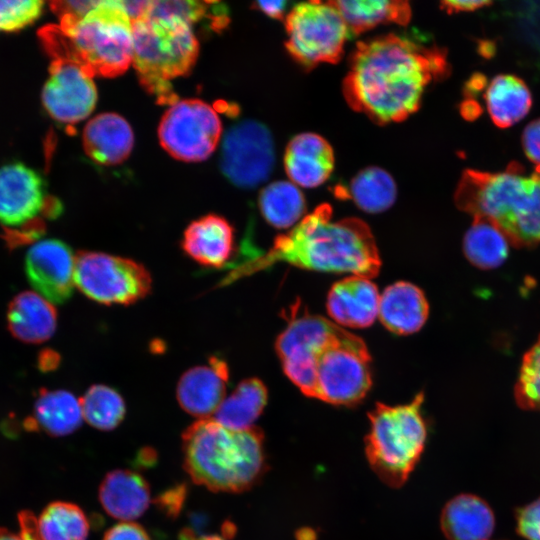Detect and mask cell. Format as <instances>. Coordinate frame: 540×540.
<instances>
[{"mask_svg": "<svg viewBox=\"0 0 540 540\" xmlns=\"http://www.w3.org/2000/svg\"><path fill=\"white\" fill-rule=\"evenodd\" d=\"M515 399L520 408L540 412V336L523 357Z\"/></svg>", "mask_w": 540, "mask_h": 540, "instance_id": "cell-35", "label": "cell"}, {"mask_svg": "<svg viewBox=\"0 0 540 540\" xmlns=\"http://www.w3.org/2000/svg\"><path fill=\"white\" fill-rule=\"evenodd\" d=\"M74 280L85 296L105 305L135 303L152 288L151 276L142 264L95 251L75 256Z\"/></svg>", "mask_w": 540, "mask_h": 540, "instance_id": "cell-10", "label": "cell"}, {"mask_svg": "<svg viewBox=\"0 0 540 540\" xmlns=\"http://www.w3.org/2000/svg\"><path fill=\"white\" fill-rule=\"evenodd\" d=\"M25 273L35 292L52 304L64 303L75 286V256L56 239L34 243L25 256Z\"/></svg>", "mask_w": 540, "mask_h": 540, "instance_id": "cell-16", "label": "cell"}, {"mask_svg": "<svg viewBox=\"0 0 540 540\" xmlns=\"http://www.w3.org/2000/svg\"><path fill=\"white\" fill-rule=\"evenodd\" d=\"M122 4L131 21H134L147 12L150 1H122Z\"/></svg>", "mask_w": 540, "mask_h": 540, "instance_id": "cell-44", "label": "cell"}, {"mask_svg": "<svg viewBox=\"0 0 540 540\" xmlns=\"http://www.w3.org/2000/svg\"><path fill=\"white\" fill-rule=\"evenodd\" d=\"M83 419L91 426L108 431L118 426L125 416V403L120 394L106 385L91 386L80 399Z\"/></svg>", "mask_w": 540, "mask_h": 540, "instance_id": "cell-34", "label": "cell"}, {"mask_svg": "<svg viewBox=\"0 0 540 540\" xmlns=\"http://www.w3.org/2000/svg\"><path fill=\"white\" fill-rule=\"evenodd\" d=\"M267 399V388L260 379L242 380L234 391L224 398L211 418L233 430L251 428L262 413Z\"/></svg>", "mask_w": 540, "mask_h": 540, "instance_id": "cell-28", "label": "cell"}, {"mask_svg": "<svg viewBox=\"0 0 540 540\" xmlns=\"http://www.w3.org/2000/svg\"><path fill=\"white\" fill-rule=\"evenodd\" d=\"M222 124L216 111L199 99L178 100L164 113L158 136L162 147L175 159L199 162L219 143Z\"/></svg>", "mask_w": 540, "mask_h": 540, "instance_id": "cell-11", "label": "cell"}, {"mask_svg": "<svg viewBox=\"0 0 540 540\" xmlns=\"http://www.w3.org/2000/svg\"><path fill=\"white\" fill-rule=\"evenodd\" d=\"M275 148L269 129L255 120H243L225 133L220 156L222 173L234 185L254 188L270 176Z\"/></svg>", "mask_w": 540, "mask_h": 540, "instance_id": "cell-12", "label": "cell"}, {"mask_svg": "<svg viewBox=\"0 0 540 540\" xmlns=\"http://www.w3.org/2000/svg\"><path fill=\"white\" fill-rule=\"evenodd\" d=\"M40 0L0 1V32H16L34 23L42 14Z\"/></svg>", "mask_w": 540, "mask_h": 540, "instance_id": "cell-36", "label": "cell"}, {"mask_svg": "<svg viewBox=\"0 0 540 540\" xmlns=\"http://www.w3.org/2000/svg\"><path fill=\"white\" fill-rule=\"evenodd\" d=\"M100 1H53L50 3L51 9L58 16V18L63 16L69 17H83L93 8H95Z\"/></svg>", "mask_w": 540, "mask_h": 540, "instance_id": "cell-40", "label": "cell"}, {"mask_svg": "<svg viewBox=\"0 0 540 540\" xmlns=\"http://www.w3.org/2000/svg\"><path fill=\"white\" fill-rule=\"evenodd\" d=\"M18 522V532L0 527V540H40L37 529V518L31 511L19 512Z\"/></svg>", "mask_w": 540, "mask_h": 540, "instance_id": "cell-38", "label": "cell"}, {"mask_svg": "<svg viewBox=\"0 0 540 540\" xmlns=\"http://www.w3.org/2000/svg\"><path fill=\"white\" fill-rule=\"evenodd\" d=\"M509 244L504 233L492 222L474 218L464 236L463 251L474 266L480 269H493L507 258Z\"/></svg>", "mask_w": 540, "mask_h": 540, "instance_id": "cell-31", "label": "cell"}, {"mask_svg": "<svg viewBox=\"0 0 540 540\" xmlns=\"http://www.w3.org/2000/svg\"><path fill=\"white\" fill-rule=\"evenodd\" d=\"M428 315L429 304L423 291L410 282H395L380 295L378 317L394 334L408 335L419 331Z\"/></svg>", "mask_w": 540, "mask_h": 540, "instance_id": "cell-21", "label": "cell"}, {"mask_svg": "<svg viewBox=\"0 0 540 540\" xmlns=\"http://www.w3.org/2000/svg\"><path fill=\"white\" fill-rule=\"evenodd\" d=\"M132 64L141 84L158 102H177L171 80L187 74L196 62L199 44L193 26L150 1L147 12L132 21Z\"/></svg>", "mask_w": 540, "mask_h": 540, "instance_id": "cell-6", "label": "cell"}, {"mask_svg": "<svg viewBox=\"0 0 540 540\" xmlns=\"http://www.w3.org/2000/svg\"><path fill=\"white\" fill-rule=\"evenodd\" d=\"M82 420L80 400L72 393L42 389L37 395L33 415L25 420L24 426L29 431H43L60 437L76 431Z\"/></svg>", "mask_w": 540, "mask_h": 540, "instance_id": "cell-26", "label": "cell"}, {"mask_svg": "<svg viewBox=\"0 0 540 540\" xmlns=\"http://www.w3.org/2000/svg\"><path fill=\"white\" fill-rule=\"evenodd\" d=\"M379 303L378 288L369 278L350 275L333 284L326 309L340 327L367 328L378 317Z\"/></svg>", "mask_w": 540, "mask_h": 540, "instance_id": "cell-17", "label": "cell"}, {"mask_svg": "<svg viewBox=\"0 0 540 540\" xmlns=\"http://www.w3.org/2000/svg\"><path fill=\"white\" fill-rule=\"evenodd\" d=\"M133 143L130 125L115 113H102L93 117L83 131L86 154L103 165L122 163L130 155Z\"/></svg>", "mask_w": 540, "mask_h": 540, "instance_id": "cell-22", "label": "cell"}, {"mask_svg": "<svg viewBox=\"0 0 540 540\" xmlns=\"http://www.w3.org/2000/svg\"><path fill=\"white\" fill-rule=\"evenodd\" d=\"M256 4L269 17L280 19L284 16L286 8L285 1H259Z\"/></svg>", "mask_w": 540, "mask_h": 540, "instance_id": "cell-43", "label": "cell"}, {"mask_svg": "<svg viewBox=\"0 0 540 540\" xmlns=\"http://www.w3.org/2000/svg\"><path fill=\"white\" fill-rule=\"evenodd\" d=\"M289 53L307 68L337 63L349 29L333 1H308L295 5L285 19Z\"/></svg>", "mask_w": 540, "mask_h": 540, "instance_id": "cell-9", "label": "cell"}, {"mask_svg": "<svg viewBox=\"0 0 540 540\" xmlns=\"http://www.w3.org/2000/svg\"><path fill=\"white\" fill-rule=\"evenodd\" d=\"M490 1L467 0V1H444L442 8L449 13L470 12L491 5Z\"/></svg>", "mask_w": 540, "mask_h": 540, "instance_id": "cell-42", "label": "cell"}, {"mask_svg": "<svg viewBox=\"0 0 540 540\" xmlns=\"http://www.w3.org/2000/svg\"><path fill=\"white\" fill-rule=\"evenodd\" d=\"M7 324L18 340L37 344L48 340L57 324L54 305L35 291L16 295L7 310Z\"/></svg>", "mask_w": 540, "mask_h": 540, "instance_id": "cell-23", "label": "cell"}, {"mask_svg": "<svg viewBox=\"0 0 540 540\" xmlns=\"http://www.w3.org/2000/svg\"><path fill=\"white\" fill-rule=\"evenodd\" d=\"M343 16L349 32L360 34L378 25L397 23L405 25L411 17L407 1H333Z\"/></svg>", "mask_w": 540, "mask_h": 540, "instance_id": "cell-29", "label": "cell"}, {"mask_svg": "<svg viewBox=\"0 0 540 540\" xmlns=\"http://www.w3.org/2000/svg\"><path fill=\"white\" fill-rule=\"evenodd\" d=\"M317 272L349 273L365 278L378 275L381 260L375 238L361 219H333L329 204H321L289 232L277 236L262 256L244 264L234 278L276 263Z\"/></svg>", "mask_w": 540, "mask_h": 540, "instance_id": "cell-2", "label": "cell"}, {"mask_svg": "<svg viewBox=\"0 0 540 540\" xmlns=\"http://www.w3.org/2000/svg\"><path fill=\"white\" fill-rule=\"evenodd\" d=\"M44 181L41 176L22 163L0 167V223L7 227L28 224L44 210L55 216L60 205L48 206Z\"/></svg>", "mask_w": 540, "mask_h": 540, "instance_id": "cell-15", "label": "cell"}, {"mask_svg": "<svg viewBox=\"0 0 540 540\" xmlns=\"http://www.w3.org/2000/svg\"><path fill=\"white\" fill-rule=\"evenodd\" d=\"M259 208L270 225L287 229L293 228L305 217L306 202L297 185L291 181L279 180L262 189Z\"/></svg>", "mask_w": 540, "mask_h": 540, "instance_id": "cell-30", "label": "cell"}, {"mask_svg": "<svg viewBox=\"0 0 540 540\" xmlns=\"http://www.w3.org/2000/svg\"><path fill=\"white\" fill-rule=\"evenodd\" d=\"M181 246L200 265L221 268L233 254V228L219 215H205L189 224L184 231Z\"/></svg>", "mask_w": 540, "mask_h": 540, "instance_id": "cell-20", "label": "cell"}, {"mask_svg": "<svg viewBox=\"0 0 540 540\" xmlns=\"http://www.w3.org/2000/svg\"><path fill=\"white\" fill-rule=\"evenodd\" d=\"M517 532L527 540H540V497L518 510Z\"/></svg>", "mask_w": 540, "mask_h": 540, "instance_id": "cell-37", "label": "cell"}, {"mask_svg": "<svg viewBox=\"0 0 540 540\" xmlns=\"http://www.w3.org/2000/svg\"><path fill=\"white\" fill-rule=\"evenodd\" d=\"M370 361L365 342L341 328L314 360L313 398L334 405L359 403L372 385Z\"/></svg>", "mask_w": 540, "mask_h": 540, "instance_id": "cell-8", "label": "cell"}, {"mask_svg": "<svg viewBox=\"0 0 540 540\" xmlns=\"http://www.w3.org/2000/svg\"><path fill=\"white\" fill-rule=\"evenodd\" d=\"M341 328L319 315L293 313L277 337L275 348L283 371L304 395L313 397L314 360Z\"/></svg>", "mask_w": 540, "mask_h": 540, "instance_id": "cell-13", "label": "cell"}, {"mask_svg": "<svg viewBox=\"0 0 540 540\" xmlns=\"http://www.w3.org/2000/svg\"><path fill=\"white\" fill-rule=\"evenodd\" d=\"M457 207L496 225L515 247L540 244V166L528 173L512 162L503 172L464 171Z\"/></svg>", "mask_w": 540, "mask_h": 540, "instance_id": "cell-3", "label": "cell"}, {"mask_svg": "<svg viewBox=\"0 0 540 540\" xmlns=\"http://www.w3.org/2000/svg\"><path fill=\"white\" fill-rule=\"evenodd\" d=\"M522 145L526 156L540 166V118L530 122L522 135Z\"/></svg>", "mask_w": 540, "mask_h": 540, "instance_id": "cell-39", "label": "cell"}, {"mask_svg": "<svg viewBox=\"0 0 540 540\" xmlns=\"http://www.w3.org/2000/svg\"><path fill=\"white\" fill-rule=\"evenodd\" d=\"M228 378L226 363L215 357L207 366L187 370L176 389L180 406L199 419L211 418L225 398Z\"/></svg>", "mask_w": 540, "mask_h": 540, "instance_id": "cell-18", "label": "cell"}, {"mask_svg": "<svg viewBox=\"0 0 540 540\" xmlns=\"http://www.w3.org/2000/svg\"><path fill=\"white\" fill-rule=\"evenodd\" d=\"M96 101V86L90 73L74 61L52 59L42 102L54 120L65 124L80 122L93 111Z\"/></svg>", "mask_w": 540, "mask_h": 540, "instance_id": "cell-14", "label": "cell"}, {"mask_svg": "<svg viewBox=\"0 0 540 540\" xmlns=\"http://www.w3.org/2000/svg\"><path fill=\"white\" fill-rule=\"evenodd\" d=\"M485 101L494 124L507 128L523 119L532 105L531 93L517 76H495L486 88Z\"/></svg>", "mask_w": 540, "mask_h": 540, "instance_id": "cell-27", "label": "cell"}, {"mask_svg": "<svg viewBox=\"0 0 540 540\" xmlns=\"http://www.w3.org/2000/svg\"><path fill=\"white\" fill-rule=\"evenodd\" d=\"M99 499L109 515L123 522H131L148 508L150 489L140 474L130 470H115L103 479Z\"/></svg>", "mask_w": 540, "mask_h": 540, "instance_id": "cell-24", "label": "cell"}, {"mask_svg": "<svg viewBox=\"0 0 540 540\" xmlns=\"http://www.w3.org/2000/svg\"><path fill=\"white\" fill-rule=\"evenodd\" d=\"M448 72L444 50L388 34L358 43L343 81L350 107L379 124L414 113L426 87Z\"/></svg>", "mask_w": 540, "mask_h": 540, "instance_id": "cell-1", "label": "cell"}, {"mask_svg": "<svg viewBox=\"0 0 540 540\" xmlns=\"http://www.w3.org/2000/svg\"><path fill=\"white\" fill-rule=\"evenodd\" d=\"M334 168L330 144L315 133L293 137L284 154V169L289 181L303 188H315L327 181Z\"/></svg>", "mask_w": 540, "mask_h": 540, "instance_id": "cell-19", "label": "cell"}, {"mask_svg": "<svg viewBox=\"0 0 540 540\" xmlns=\"http://www.w3.org/2000/svg\"><path fill=\"white\" fill-rule=\"evenodd\" d=\"M423 400V393H418L408 404L377 403L369 413L366 455L374 472L389 486H401L423 452L427 434Z\"/></svg>", "mask_w": 540, "mask_h": 540, "instance_id": "cell-7", "label": "cell"}, {"mask_svg": "<svg viewBox=\"0 0 540 540\" xmlns=\"http://www.w3.org/2000/svg\"><path fill=\"white\" fill-rule=\"evenodd\" d=\"M39 36L51 58L74 61L93 77H116L132 63V21L119 0H102L83 17H60Z\"/></svg>", "mask_w": 540, "mask_h": 540, "instance_id": "cell-4", "label": "cell"}, {"mask_svg": "<svg viewBox=\"0 0 540 540\" xmlns=\"http://www.w3.org/2000/svg\"><path fill=\"white\" fill-rule=\"evenodd\" d=\"M37 529L40 540H86L89 522L77 505L56 501L41 512Z\"/></svg>", "mask_w": 540, "mask_h": 540, "instance_id": "cell-33", "label": "cell"}, {"mask_svg": "<svg viewBox=\"0 0 540 540\" xmlns=\"http://www.w3.org/2000/svg\"><path fill=\"white\" fill-rule=\"evenodd\" d=\"M494 526L490 506L472 494L454 497L441 514V528L449 540H489Z\"/></svg>", "mask_w": 540, "mask_h": 540, "instance_id": "cell-25", "label": "cell"}, {"mask_svg": "<svg viewBox=\"0 0 540 540\" xmlns=\"http://www.w3.org/2000/svg\"><path fill=\"white\" fill-rule=\"evenodd\" d=\"M347 193L358 208L376 214L394 204L397 188L387 171L379 167H368L351 180Z\"/></svg>", "mask_w": 540, "mask_h": 540, "instance_id": "cell-32", "label": "cell"}, {"mask_svg": "<svg viewBox=\"0 0 540 540\" xmlns=\"http://www.w3.org/2000/svg\"><path fill=\"white\" fill-rule=\"evenodd\" d=\"M103 540H151L147 532L137 523L121 522L110 528Z\"/></svg>", "mask_w": 540, "mask_h": 540, "instance_id": "cell-41", "label": "cell"}, {"mask_svg": "<svg viewBox=\"0 0 540 540\" xmlns=\"http://www.w3.org/2000/svg\"><path fill=\"white\" fill-rule=\"evenodd\" d=\"M182 439L187 473L212 491L243 492L263 474V435L258 428L233 430L213 418L198 419Z\"/></svg>", "mask_w": 540, "mask_h": 540, "instance_id": "cell-5", "label": "cell"}]
</instances>
